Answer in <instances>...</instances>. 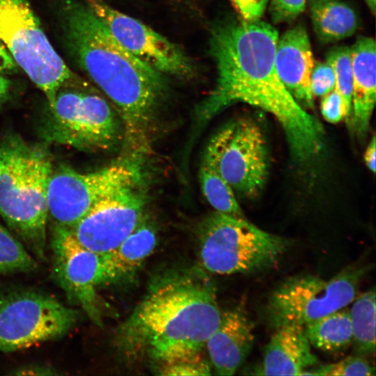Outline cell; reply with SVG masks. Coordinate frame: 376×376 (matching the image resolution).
Instances as JSON below:
<instances>
[{
    "instance_id": "1",
    "label": "cell",
    "mask_w": 376,
    "mask_h": 376,
    "mask_svg": "<svg viewBox=\"0 0 376 376\" xmlns=\"http://www.w3.org/2000/svg\"><path fill=\"white\" fill-rule=\"evenodd\" d=\"M277 30L260 21L230 19L215 25L210 52L217 69L215 86L196 109L198 125L238 102L261 109L278 120L292 156L306 162L324 145L318 120L290 93L275 67Z\"/></svg>"
},
{
    "instance_id": "2",
    "label": "cell",
    "mask_w": 376,
    "mask_h": 376,
    "mask_svg": "<svg viewBox=\"0 0 376 376\" xmlns=\"http://www.w3.org/2000/svg\"><path fill=\"white\" fill-rule=\"evenodd\" d=\"M216 292L198 268L161 276L120 326L118 347L130 359L157 363L201 351L221 320Z\"/></svg>"
},
{
    "instance_id": "3",
    "label": "cell",
    "mask_w": 376,
    "mask_h": 376,
    "mask_svg": "<svg viewBox=\"0 0 376 376\" xmlns=\"http://www.w3.org/2000/svg\"><path fill=\"white\" fill-rule=\"evenodd\" d=\"M66 14L77 61L117 108L129 154L145 157L166 89L164 75L123 47L87 4L70 3Z\"/></svg>"
},
{
    "instance_id": "4",
    "label": "cell",
    "mask_w": 376,
    "mask_h": 376,
    "mask_svg": "<svg viewBox=\"0 0 376 376\" xmlns=\"http://www.w3.org/2000/svg\"><path fill=\"white\" fill-rule=\"evenodd\" d=\"M0 215L35 258L44 262L50 157L42 148L9 136L0 146Z\"/></svg>"
},
{
    "instance_id": "5",
    "label": "cell",
    "mask_w": 376,
    "mask_h": 376,
    "mask_svg": "<svg viewBox=\"0 0 376 376\" xmlns=\"http://www.w3.org/2000/svg\"><path fill=\"white\" fill-rule=\"evenodd\" d=\"M289 247L290 242L285 237L263 230L245 218L216 211L204 220L199 235L203 267L220 275L271 268Z\"/></svg>"
},
{
    "instance_id": "6",
    "label": "cell",
    "mask_w": 376,
    "mask_h": 376,
    "mask_svg": "<svg viewBox=\"0 0 376 376\" xmlns=\"http://www.w3.org/2000/svg\"><path fill=\"white\" fill-rule=\"evenodd\" d=\"M370 266H352L329 279L315 275L291 276L272 292L265 306L269 325L305 324L345 308L356 297Z\"/></svg>"
},
{
    "instance_id": "7",
    "label": "cell",
    "mask_w": 376,
    "mask_h": 376,
    "mask_svg": "<svg viewBox=\"0 0 376 376\" xmlns=\"http://www.w3.org/2000/svg\"><path fill=\"white\" fill-rule=\"evenodd\" d=\"M0 40L52 108L58 91L72 75L26 0H0Z\"/></svg>"
},
{
    "instance_id": "8",
    "label": "cell",
    "mask_w": 376,
    "mask_h": 376,
    "mask_svg": "<svg viewBox=\"0 0 376 376\" xmlns=\"http://www.w3.org/2000/svg\"><path fill=\"white\" fill-rule=\"evenodd\" d=\"M50 110L42 131L48 141L97 152L113 148L123 136L120 117L97 95L61 88Z\"/></svg>"
},
{
    "instance_id": "9",
    "label": "cell",
    "mask_w": 376,
    "mask_h": 376,
    "mask_svg": "<svg viewBox=\"0 0 376 376\" xmlns=\"http://www.w3.org/2000/svg\"><path fill=\"white\" fill-rule=\"evenodd\" d=\"M143 159L127 155L86 173L65 166L52 171L47 190L48 214L55 225L73 226L106 196L144 177Z\"/></svg>"
},
{
    "instance_id": "10",
    "label": "cell",
    "mask_w": 376,
    "mask_h": 376,
    "mask_svg": "<svg viewBox=\"0 0 376 376\" xmlns=\"http://www.w3.org/2000/svg\"><path fill=\"white\" fill-rule=\"evenodd\" d=\"M79 312L47 293L16 290L0 295V351L11 352L63 337Z\"/></svg>"
},
{
    "instance_id": "11",
    "label": "cell",
    "mask_w": 376,
    "mask_h": 376,
    "mask_svg": "<svg viewBox=\"0 0 376 376\" xmlns=\"http://www.w3.org/2000/svg\"><path fill=\"white\" fill-rule=\"evenodd\" d=\"M203 160L240 194H259L269 173L267 143L259 125L240 118L222 127L210 139Z\"/></svg>"
},
{
    "instance_id": "12",
    "label": "cell",
    "mask_w": 376,
    "mask_h": 376,
    "mask_svg": "<svg viewBox=\"0 0 376 376\" xmlns=\"http://www.w3.org/2000/svg\"><path fill=\"white\" fill-rule=\"evenodd\" d=\"M145 176L98 201L77 223L65 226L84 247L99 254L111 252L143 220L148 203Z\"/></svg>"
},
{
    "instance_id": "13",
    "label": "cell",
    "mask_w": 376,
    "mask_h": 376,
    "mask_svg": "<svg viewBox=\"0 0 376 376\" xmlns=\"http://www.w3.org/2000/svg\"><path fill=\"white\" fill-rule=\"evenodd\" d=\"M52 276L68 299L81 307L91 320L102 325L97 288L111 283L105 255L81 245L69 230L55 225L52 236Z\"/></svg>"
},
{
    "instance_id": "14",
    "label": "cell",
    "mask_w": 376,
    "mask_h": 376,
    "mask_svg": "<svg viewBox=\"0 0 376 376\" xmlns=\"http://www.w3.org/2000/svg\"><path fill=\"white\" fill-rule=\"evenodd\" d=\"M86 2L113 37L141 61L163 75L181 78L192 75V63L177 45L102 0Z\"/></svg>"
},
{
    "instance_id": "15",
    "label": "cell",
    "mask_w": 376,
    "mask_h": 376,
    "mask_svg": "<svg viewBox=\"0 0 376 376\" xmlns=\"http://www.w3.org/2000/svg\"><path fill=\"white\" fill-rule=\"evenodd\" d=\"M254 326L243 306L221 313L219 324L205 346L216 374L233 375L254 344Z\"/></svg>"
},
{
    "instance_id": "16",
    "label": "cell",
    "mask_w": 376,
    "mask_h": 376,
    "mask_svg": "<svg viewBox=\"0 0 376 376\" xmlns=\"http://www.w3.org/2000/svg\"><path fill=\"white\" fill-rule=\"evenodd\" d=\"M313 66L311 43L304 26L297 25L279 37L275 52L277 74L285 87L303 107H313L311 88Z\"/></svg>"
},
{
    "instance_id": "17",
    "label": "cell",
    "mask_w": 376,
    "mask_h": 376,
    "mask_svg": "<svg viewBox=\"0 0 376 376\" xmlns=\"http://www.w3.org/2000/svg\"><path fill=\"white\" fill-rule=\"evenodd\" d=\"M317 363L304 326L285 324L276 329L265 347L262 363L253 374L301 375Z\"/></svg>"
},
{
    "instance_id": "18",
    "label": "cell",
    "mask_w": 376,
    "mask_h": 376,
    "mask_svg": "<svg viewBox=\"0 0 376 376\" xmlns=\"http://www.w3.org/2000/svg\"><path fill=\"white\" fill-rule=\"evenodd\" d=\"M353 77L350 120L358 136L368 132L376 99V46L373 38L360 36L350 48Z\"/></svg>"
},
{
    "instance_id": "19",
    "label": "cell",
    "mask_w": 376,
    "mask_h": 376,
    "mask_svg": "<svg viewBox=\"0 0 376 376\" xmlns=\"http://www.w3.org/2000/svg\"><path fill=\"white\" fill-rule=\"evenodd\" d=\"M156 243L155 230L143 220L118 246L105 254L111 282L135 272L152 253Z\"/></svg>"
},
{
    "instance_id": "20",
    "label": "cell",
    "mask_w": 376,
    "mask_h": 376,
    "mask_svg": "<svg viewBox=\"0 0 376 376\" xmlns=\"http://www.w3.org/2000/svg\"><path fill=\"white\" fill-rule=\"evenodd\" d=\"M311 16L316 35L324 42L350 37L358 27L356 13L340 0H313Z\"/></svg>"
},
{
    "instance_id": "21",
    "label": "cell",
    "mask_w": 376,
    "mask_h": 376,
    "mask_svg": "<svg viewBox=\"0 0 376 376\" xmlns=\"http://www.w3.org/2000/svg\"><path fill=\"white\" fill-rule=\"evenodd\" d=\"M311 345L324 352L338 353L352 342L350 309L343 308L304 326Z\"/></svg>"
},
{
    "instance_id": "22",
    "label": "cell",
    "mask_w": 376,
    "mask_h": 376,
    "mask_svg": "<svg viewBox=\"0 0 376 376\" xmlns=\"http://www.w3.org/2000/svg\"><path fill=\"white\" fill-rule=\"evenodd\" d=\"M355 354L366 356L375 350V291L373 288L355 299L350 309Z\"/></svg>"
},
{
    "instance_id": "23",
    "label": "cell",
    "mask_w": 376,
    "mask_h": 376,
    "mask_svg": "<svg viewBox=\"0 0 376 376\" xmlns=\"http://www.w3.org/2000/svg\"><path fill=\"white\" fill-rule=\"evenodd\" d=\"M198 177L202 192L216 212L233 217L244 218L234 190L212 166L203 159Z\"/></svg>"
},
{
    "instance_id": "24",
    "label": "cell",
    "mask_w": 376,
    "mask_h": 376,
    "mask_svg": "<svg viewBox=\"0 0 376 376\" xmlns=\"http://www.w3.org/2000/svg\"><path fill=\"white\" fill-rule=\"evenodd\" d=\"M35 259L0 224V274L35 270L38 267Z\"/></svg>"
},
{
    "instance_id": "25",
    "label": "cell",
    "mask_w": 376,
    "mask_h": 376,
    "mask_svg": "<svg viewBox=\"0 0 376 376\" xmlns=\"http://www.w3.org/2000/svg\"><path fill=\"white\" fill-rule=\"evenodd\" d=\"M326 58L334 72V90L344 101L349 120L352 112L353 88L350 48L345 46L335 47L328 52Z\"/></svg>"
},
{
    "instance_id": "26",
    "label": "cell",
    "mask_w": 376,
    "mask_h": 376,
    "mask_svg": "<svg viewBox=\"0 0 376 376\" xmlns=\"http://www.w3.org/2000/svg\"><path fill=\"white\" fill-rule=\"evenodd\" d=\"M160 375L192 376L211 375L209 361L201 351L190 352L158 363Z\"/></svg>"
},
{
    "instance_id": "27",
    "label": "cell",
    "mask_w": 376,
    "mask_h": 376,
    "mask_svg": "<svg viewBox=\"0 0 376 376\" xmlns=\"http://www.w3.org/2000/svg\"><path fill=\"white\" fill-rule=\"evenodd\" d=\"M375 375V367L371 366L365 357L354 354L336 363L308 368L301 375L374 376Z\"/></svg>"
},
{
    "instance_id": "28",
    "label": "cell",
    "mask_w": 376,
    "mask_h": 376,
    "mask_svg": "<svg viewBox=\"0 0 376 376\" xmlns=\"http://www.w3.org/2000/svg\"><path fill=\"white\" fill-rule=\"evenodd\" d=\"M335 76L331 67L327 63L314 64L311 75V88L315 97H323L334 89Z\"/></svg>"
},
{
    "instance_id": "29",
    "label": "cell",
    "mask_w": 376,
    "mask_h": 376,
    "mask_svg": "<svg viewBox=\"0 0 376 376\" xmlns=\"http://www.w3.org/2000/svg\"><path fill=\"white\" fill-rule=\"evenodd\" d=\"M306 0H271L269 12L274 22H290L301 13Z\"/></svg>"
},
{
    "instance_id": "30",
    "label": "cell",
    "mask_w": 376,
    "mask_h": 376,
    "mask_svg": "<svg viewBox=\"0 0 376 376\" xmlns=\"http://www.w3.org/2000/svg\"><path fill=\"white\" fill-rule=\"evenodd\" d=\"M323 118L330 123L347 119V111L340 95L334 89L322 97L320 106Z\"/></svg>"
},
{
    "instance_id": "31",
    "label": "cell",
    "mask_w": 376,
    "mask_h": 376,
    "mask_svg": "<svg viewBox=\"0 0 376 376\" xmlns=\"http://www.w3.org/2000/svg\"><path fill=\"white\" fill-rule=\"evenodd\" d=\"M267 3L268 0H233V6L243 19L247 22L259 20L265 12Z\"/></svg>"
},
{
    "instance_id": "32",
    "label": "cell",
    "mask_w": 376,
    "mask_h": 376,
    "mask_svg": "<svg viewBox=\"0 0 376 376\" xmlns=\"http://www.w3.org/2000/svg\"><path fill=\"white\" fill-rule=\"evenodd\" d=\"M11 374L16 375H54L59 373L57 370L48 366L31 364L19 367L13 370Z\"/></svg>"
},
{
    "instance_id": "33",
    "label": "cell",
    "mask_w": 376,
    "mask_h": 376,
    "mask_svg": "<svg viewBox=\"0 0 376 376\" xmlns=\"http://www.w3.org/2000/svg\"><path fill=\"white\" fill-rule=\"evenodd\" d=\"M17 71V63L0 40V74H12Z\"/></svg>"
},
{
    "instance_id": "34",
    "label": "cell",
    "mask_w": 376,
    "mask_h": 376,
    "mask_svg": "<svg viewBox=\"0 0 376 376\" xmlns=\"http://www.w3.org/2000/svg\"><path fill=\"white\" fill-rule=\"evenodd\" d=\"M376 141L375 136L373 135L372 139L366 147L364 152V162L368 169L373 173H375L376 162H375V154H376Z\"/></svg>"
},
{
    "instance_id": "35",
    "label": "cell",
    "mask_w": 376,
    "mask_h": 376,
    "mask_svg": "<svg viewBox=\"0 0 376 376\" xmlns=\"http://www.w3.org/2000/svg\"><path fill=\"white\" fill-rule=\"evenodd\" d=\"M10 88V81L0 74V106L7 100Z\"/></svg>"
},
{
    "instance_id": "36",
    "label": "cell",
    "mask_w": 376,
    "mask_h": 376,
    "mask_svg": "<svg viewBox=\"0 0 376 376\" xmlns=\"http://www.w3.org/2000/svg\"><path fill=\"white\" fill-rule=\"evenodd\" d=\"M370 9L375 13V0H364Z\"/></svg>"
},
{
    "instance_id": "37",
    "label": "cell",
    "mask_w": 376,
    "mask_h": 376,
    "mask_svg": "<svg viewBox=\"0 0 376 376\" xmlns=\"http://www.w3.org/2000/svg\"><path fill=\"white\" fill-rule=\"evenodd\" d=\"M1 160H0V171H1Z\"/></svg>"
},
{
    "instance_id": "38",
    "label": "cell",
    "mask_w": 376,
    "mask_h": 376,
    "mask_svg": "<svg viewBox=\"0 0 376 376\" xmlns=\"http://www.w3.org/2000/svg\"><path fill=\"white\" fill-rule=\"evenodd\" d=\"M230 1L232 2V3H233V0H230Z\"/></svg>"
}]
</instances>
